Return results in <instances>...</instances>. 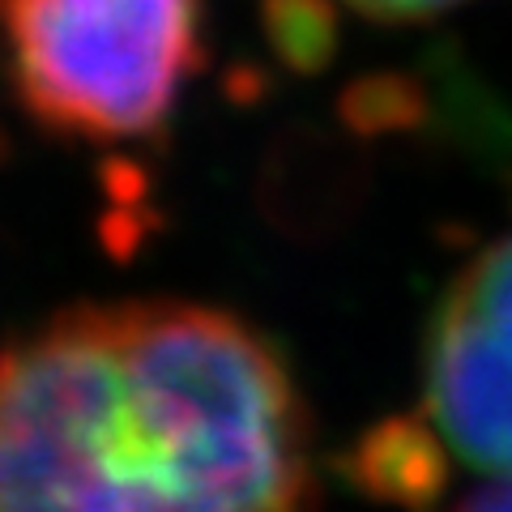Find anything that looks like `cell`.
Wrapping results in <instances>:
<instances>
[{
  "mask_svg": "<svg viewBox=\"0 0 512 512\" xmlns=\"http://www.w3.org/2000/svg\"><path fill=\"white\" fill-rule=\"evenodd\" d=\"M99 188L107 205H146L150 201V171L128 154H107L99 163Z\"/></svg>",
  "mask_w": 512,
  "mask_h": 512,
  "instance_id": "8",
  "label": "cell"
},
{
  "mask_svg": "<svg viewBox=\"0 0 512 512\" xmlns=\"http://www.w3.org/2000/svg\"><path fill=\"white\" fill-rule=\"evenodd\" d=\"M466 512H512V478H495L491 487H478L461 500Z\"/></svg>",
  "mask_w": 512,
  "mask_h": 512,
  "instance_id": "11",
  "label": "cell"
},
{
  "mask_svg": "<svg viewBox=\"0 0 512 512\" xmlns=\"http://www.w3.org/2000/svg\"><path fill=\"white\" fill-rule=\"evenodd\" d=\"M338 120L350 137H406L431 120V94L406 69H376L338 94Z\"/></svg>",
  "mask_w": 512,
  "mask_h": 512,
  "instance_id": "6",
  "label": "cell"
},
{
  "mask_svg": "<svg viewBox=\"0 0 512 512\" xmlns=\"http://www.w3.org/2000/svg\"><path fill=\"white\" fill-rule=\"evenodd\" d=\"M346 5L376 22H427L444 9L466 5V0H346Z\"/></svg>",
  "mask_w": 512,
  "mask_h": 512,
  "instance_id": "9",
  "label": "cell"
},
{
  "mask_svg": "<svg viewBox=\"0 0 512 512\" xmlns=\"http://www.w3.org/2000/svg\"><path fill=\"white\" fill-rule=\"evenodd\" d=\"M308 419L248 320L82 303L0 346V508H303Z\"/></svg>",
  "mask_w": 512,
  "mask_h": 512,
  "instance_id": "1",
  "label": "cell"
},
{
  "mask_svg": "<svg viewBox=\"0 0 512 512\" xmlns=\"http://www.w3.org/2000/svg\"><path fill=\"white\" fill-rule=\"evenodd\" d=\"M0 22L30 116L86 141L163 128L205 64L192 0H0Z\"/></svg>",
  "mask_w": 512,
  "mask_h": 512,
  "instance_id": "2",
  "label": "cell"
},
{
  "mask_svg": "<svg viewBox=\"0 0 512 512\" xmlns=\"http://www.w3.org/2000/svg\"><path fill=\"white\" fill-rule=\"evenodd\" d=\"M427 419L491 478H512V239L474 256L423 346Z\"/></svg>",
  "mask_w": 512,
  "mask_h": 512,
  "instance_id": "3",
  "label": "cell"
},
{
  "mask_svg": "<svg viewBox=\"0 0 512 512\" xmlns=\"http://www.w3.org/2000/svg\"><path fill=\"white\" fill-rule=\"evenodd\" d=\"M269 90H274V82H269V73L261 69V64H231L227 73H222V94L235 103V107H256L269 99Z\"/></svg>",
  "mask_w": 512,
  "mask_h": 512,
  "instance_id": "10",
  "label": "cell"
},
{
  "mask_svg": "<svg viewBox=\"0 0 512 512\" xmlns=\"http://www.w3.org/2000/svg\"><path fill=\"white\" fill-rule=\"evenodd\" d=\"M256 18L274 60L295 77H320L342 52L338 0H261Z\"/></svg>",
  "mask_w": 512,
  "mask_h": 512,
  "instance_id": "5",
  "label": "cell"
},
{
  "mask_svg": "<svg viewBox=\"0 0 512 512\" xmlns=\"http://www.w3.org/2000/svg\"><path fill=\"white\" fill-rule=\"evenodd\" d=\"M338 470L350 487L376 504L431 508L448 491V440L419 414H389L346 448Z\"/></svg>",
  "mask_w": 512,
  "mask_h": 512,
  "instance_id": "4",
  "label": "cell"
},
{
  "mask_svg": "<svg viewBox=\"0 0 512 512\" xmlns=\"http://www.w3.org/2000/svg\"><path fill=\"white\" fill-rule=\"evenodd\" d=\"M163 227V218L154 214V205H107L94 222V235H99V248L111 256V261H137L146 244L154 239V231Z\"/></svg>",
  "mask_w": 512,
  "mask_h": 512,
  "instance_id": "7",
  "label": "cell"
}]
</instances>
